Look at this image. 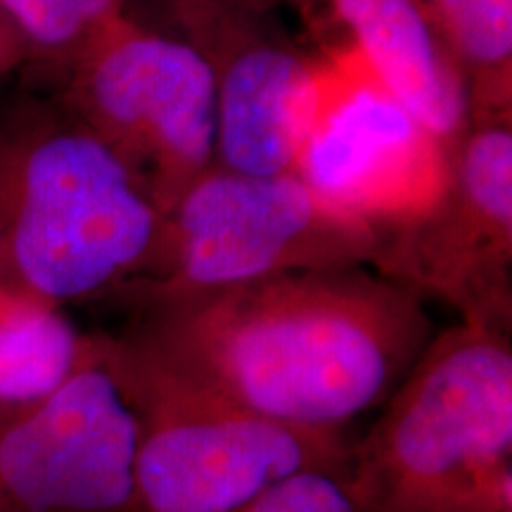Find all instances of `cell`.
<instances>
[{"label":"cell","mask_w":512,"mask_h":512,"mask_svg":"<svg viewBox=\"0 0 512 512\" xmlns=\"http://www.w3.org/2000/svg\"><path fill=\"white\" fill-rule=\"evenodd\" d=\"M434 335L425 302L375 268L302 271L126 316V349L216 399L347 432L382 406Z\"/></svg>","instance_id":"obj_1"},{"label":"cell","mask_w":512,"mask_h":512,"mask_svg":"<svg viewBox=\"0 0 512 512\" xmlns=\"http://www.w3.org/2000/svg\"><path fill=\"white\" fill-rule=\"evenodd\" d=\"M162 214L53 93H0V273L50 304L110 306Z\"/></svg>","instance_id":"obj_2"},{"label":"cell","mask_w":512,"mask_h":512,"mask_svg":"<svg viewBox=\"0 0 512 512\" xmlns=\"http://www.w3.org/2000/svg\"><path fill=\"white\" fill-rule=\"evenodd\" d=\"M342 477L358 512H512L510 335H432Z\"/></svg>","instance_id":"obj_3"},{"label":"cell","mask_w":512,"mask_h":512,"mask_svg":"<svg viewBox=\"0 0 512 512\" xmlns=\"http://www.w3.org/2000/svg\"><path fill=\"white\" fill-rule=\"evenodd\" d=\"M380 235L339 214L294 171L211 166L162 216L136 278L110 306L126 316L285 273L375 268Z\"/></svg>","instance_id":"obj_4"},{"label":"cell","mask_w":512,"mask_h":512,"mask_svg":"<svg viewBox=\"0 0 512 512\" xmlns=\"http://www.w3.org/2000/svg\"><path fill=\"white\" fill-rule=\"evenodd\" d=\"M107 349L140 418V512H230L299 472L347 470V432L249 413L166 375L110 332Z\"/></svg>","instance_id":"obj_5"},{"label":"cell","mask_w":512,"mask_h":512,"mask_svg":"<svg viewBox=\"0 0 512 512\" xmlns=\"http://www.w3.org/2000/svg\"><path fill=\"white\" fill-rule=\"evenodd\" d=\"M46 88L166 214L216 166L219 100L209 64L181 38L119 17Z\"/></svg>","instance_id":"obj_6"},{"label":"cell","mask_w":512,"mask_h":512,"mask_svg":"<svg viewBox=\"0 0 512 512\" xmlns=\"http://www.w3.org/2000/svg\"><path fill=\"white\" fill-rule=\"evenodd\" d=\"M280 0H128L126 15L181 38L209 64L219 100L216 164L292 171L316 112L325 57L304 46Z\"/></svg>","instance_id":"obj_7"},{"label":"cell","mask_w":512,"mask_h":512,"mask_svg":"<svg viewBox=\"0 0 512 512\" xmlns=\"http://www.w3.org/2000/svg\"><path fill=\"white\" fill-rule=\"evenodd\" d=\"M318 50L323 86L292 171L328 207L377 235L406 226L441 197L453 152L347 46Z\"/></svg>","instance_id":"obj_8"},{"label":"cell","mask_w":512,"mask_h":512,"mask_svg":"<svg viewBox=\"0 0 512 512\" xmlns=\"http://www.w3.org/2000/svg\"><path fill=\"white\" fill-rule=\"evenodd\" d=\"M375 271L451 306L460 323L510 335L512 121L470 126L439 200L380 235Z\"/></svg>","instance_id":"obj_9"},{"label":"cell","mask_w":512,"mask_h":512,"mask_svg":"<svg viewBox=\"0 0 512 512\" xmlns=\"http://www.w3.org/2000/svg\"><path fill=\"white\" fill-rule=\"evenodd\" d=\"M138 446V411L98 332V351L0 432V512H140Z\"/></svg>","instance_id":"obj_10"},{"label":"cell","mask_w":512,"mask_h":512,"mask_svg":"<svg viewBox=\"0 0 512 512\" xmlns=\"http://www.w3.org/2000/svg\"><path fill=\"white\" fill-rule=\"evenodd\" d=\"M370 76L448 150L472 126L470 91L444 41L415 0H316ZM313 5V3H309Z\"/></svg>","instance_id":"obj_11"},{"label":"cell","mask_w":512,"mask_h":512,"mask_svg":"<svg viewBox=\"0 0 512 512\" xmlns=\"http://www.w3.org/2000/svg\"><path fill=\"white\" fill-rule=\"evenodd\" d=\"M98 351L67 309L0 273V432L46 401Z\"/></svg>","instance_id":"obj_12"},{"label":"cell","mask_w":512,"mask_h":512,"mask_svg":"<svg viewBox=\"0 0 512 512\" xmlns=\"http://www.w3.org/2000/svg\"><path fill=\"white\" fill-rule=\"evenodd\" d=\"M465 76L472 126L512 121V0H415Z\"/></svg>","instance_id":"obj_13"},{"label":"cell","mask_w":512,"mask_h":512,"mask_svg":"<svg viewBox=\"0 0 512 512\" xmlns=\"http://www.w3.org/2000/svg\"><path fill=\"white\" fill-rule=\"evenodd\" d=\"M126 5L128 0H0V17L27 55L22 74L46 86L126 15Z\"/></svg>","instance_id":"obj_14"},{"label":"cell","mask_w":512,"mask_h":512,"mask_svg":"<svg viewBox=\"0 0 512 512\" xmlns=\"http://www.w3.org/2000/svg\"><path fill=\"white\" fill-rule=\"evenodd\" d=\"M230 512H358L337 472H299Z\"/></svg>","instance_id":"obj_15"},{"label":"cell","mask_w":512,"mask_h":512,"mask_svg":"<svg viewBox=\"0 0 512 512\" xmlns=\"http://www.w3.org/2000/svg\"><path fill=\"white\" fill-rule=\"evenodd\" d=\"M27 69V55H24L22 43L15 36L5 19L0 17V91L8 83L10 76L22 74Z\"/></svg>","instance_id":"obj_16"},{"label":"cell","mask_w":512,"mask_h":512,"mask_svg":"<svg viewBox=\"0 0 512 512\" xmlns=\"http://www.w3.org/2000/svg\"><path fill=\"white\" fill-rule=\"evenodd\" d=\"M280 3H285V0H280ZM287 3H302V5H309V3H316V0H287Z\"/></svg>","instance_id":"obj_17"}]
</instances>
